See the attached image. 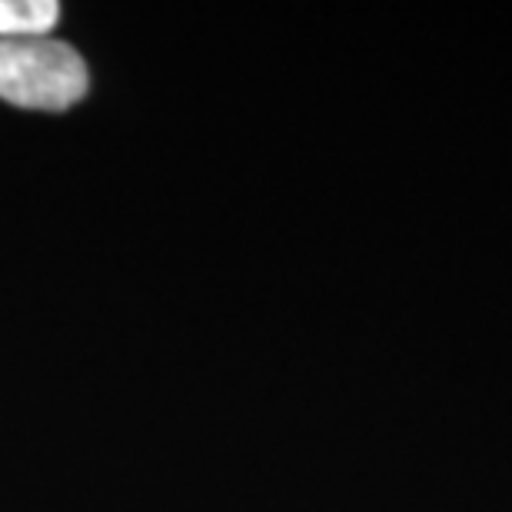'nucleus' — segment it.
Wrapping results in <instances>:
<instances>
[{"instance_id":"obj_1","label":"nucleus","mask_w":512,"mask_h":512,"mask_svg":"<svg viewBox=\"0 0 512 512\" xmlns=\"http://www.w3.org/2000/svg\"><path fill=\"white\" fill-rule=\"evenodd\" d=\"M87 64L74 47L54 37L0 40V100L27 110H60L84 100Z\"/></svg>"},{"instance_id":"obj_2","label":"nucleus","mask_w":512,"mask_h":512,"mask_svg":"<svg viewBox=\"0 0 512 512\" xmlns=\"http://www.w3.org/2000/svg\"><path fill=\"white\" fill-rule=\"evenodd\" d=\"M57 20V0H0V40L50 37Z\"/></svg>"}]
</instances>
